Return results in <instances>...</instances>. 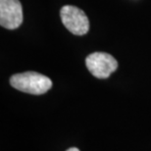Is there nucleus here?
Wrapping results in <instances>:
<instances>
[{"label": "nucleus", "instance_id": "obj_5", "mask_svg": "<svg viewBox=\"0 0 151 151\" xmlns=\"http://www.w3.org/2000/svg\"><path fill=\"white\" fill-rule=\"evenodd\" d=\"M67 151H80L78 148H76V147H71V148H69Z\"/></svg>", "mask_w": 151, "mask_h": 151}, {"label": "nucleus", "instance_id": "obj_4", "mask_svg": "<svg viewBox=\"0 0 151 151\" xmlns=\"http://www.w3.org/2000/svg\"><path fill=\"white\" fill-rule=\"evenodd\" d=\"M23 23V8L20 0H0V25L16 29Z\"/></svg>", "mask_w": 151, "mask_h": 151}, {"label": "nucleus", "instance_id": "obj_2", "mask_svg": "<svg viewBox=\"0 0 151 151\" xmlns=\"http://www.w3.org/2000/svg\"><path fill=\"white\" fill-rule=\"evenodd\" d=\"M60 18L65 28L75 35H83L88 32V18L83 10L76 6H63L60 10Z\"/></svg>", "mask_w": 151, "mask_h": 151}, {"label": "nucleus", "instance_id": "obj_1", "mask_svg": "<svg viewBox=\"0 0 151 151\" xmlns=\"http://www.w3.org/2000/svg\"><path fill=\"white\" fill-rule=\"evenodd\" d=\"M10 84L20 91L40 95L52 87V81L46 76L37 72H25L12 76Z\"/></svg>", "mask_w": 151, "mask_h": 151}, {"label": "nucleus", "instance_id": "obj_3", "mask_svg": "<svg viewBox=\"0 0 151 151\" xmlns=\"http://www.w3.org/2000/svg\"><path fill=\"white\" fill-rule=\"evenodd\" d=\"M86 65L90 74L98 78H107L118 68V62L106 52H94L86 58Z\"/></svg>", "mask_w": 151, "mask_h": 151}]
</instances>
